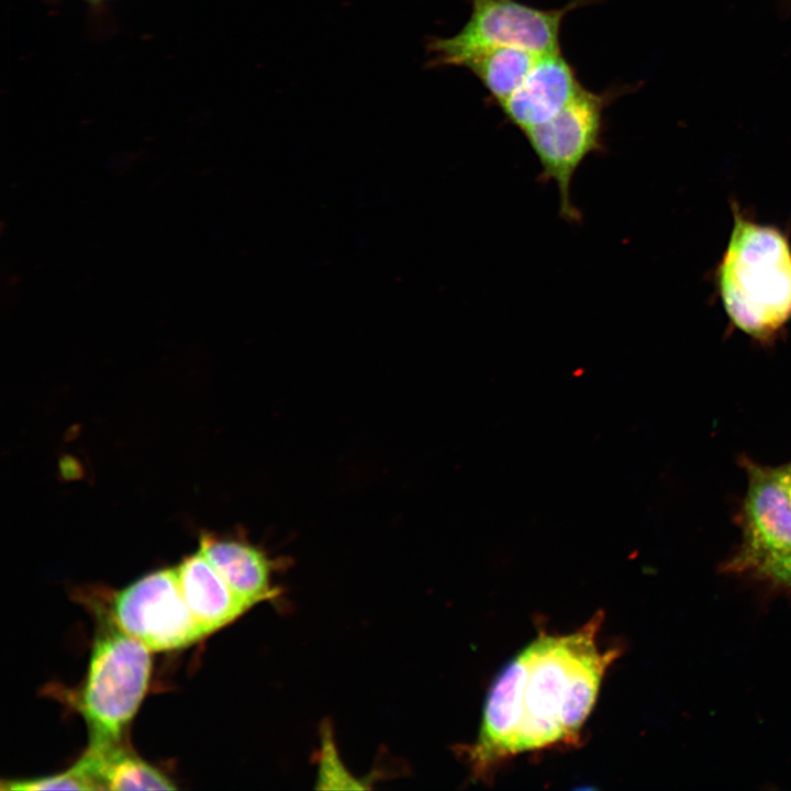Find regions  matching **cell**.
Segmentation results:
<instances>
[{"label":"cell","mask_w":791,"mask_h":791,"mask_svg":"<svg viewBox=\"0 0 791 791\" xmlns=\"http://www.w3.org/2000/svg\"><path fill=\"white\" fill-rule=\"evenodd\" d=\"M603 613L567 635L541 634L494 679L467 762L483 779L501 761L525 751L571 746L592 711L619 649L598 643Z\"/></svg>","instance_id":"obj_1"},{"label":"cell","mask_w":791,"mask_h":791,"mask_svg":"<svg viewBox=\"0 0 791 791\" xmlns=\"http://www.w3.org/2000/svg\"><path fill=\"white\" fill-rule=\"evenodd\" d=\"M734 224L715 269L722 305L742 332L766 339L791 320V243L733 203Z\"/></svg>","instance_id":"obj_2"},{"label":"cell","mask_w":791,"mask_h":791,"mask_svg":"<svg viewBox=\"0 0 791 791\" xmlns=\"http://www.w3.org/2000/svg\"><path fill=\"white\" fill-rule=\"evenodd\" d=\"M138 639L98 611V630L78 710L89 729V745L120 743L151 678L152 659Z\"/></svg>","instance_id":"obj_3"},{"label":"cell","mask_w":791,"mask_h":791,"mask_svg":"<svg viewBox=\"0 0 791 791\" xmlns=\"http://www.w3.org/2000/svg\"><path fill=\"white\" fill-rule=\"evenodd\" d=\"M469 1L471 13L457 34L428 40V67L458 66L466 56L483 47H516L535 55L561 51L564 18L598 0H570L557 9H541L519 0Z\"/></svg>","instance_id":"obj_4"},{"label":"cell","mask_w":791,"mask_h":791,"mask_svg":"<svg viewBox=\"0 0 791 791\" xmlns=\"http://www.w3.org/2000/svg\"><path fill=\"white\" fill-rule=\"evenodd\" d=\"M624 93V86L609 87L601 92L583 88L555 116L522 132L539 163L538 181L557 186L559 213L566 221L581 219L571 199L572 179L590 155L605 149L604 112Z\"/></svg>","instance_id":"obj_5"},{"label":"cell","mask_w":791,"mask_h":791,"mask_svg":"<svg viewBox=\"0 0 791 791\" xmlns=\"http://www.w3.org/2000/svg\"><path fill=\"white\" fill-rule=\"evenodd\" d=\"M108 613L152 651L180 649L205 636L186 603L175 567L153 571L118 591Z\"/></svg>","instance_id":"obj_6"},{"label":"cell","mask_w":791,"mask_h":791,"mask_svg":"<svg viewBox=\"0 0 791 791\" xmlns=\"http://www.w3.org/2000/svg\"><path fill=\"white\" fill-rule=\"evenodd\" d=\"M744 543L736 565L759 567L791 549V497L782 467L748 464Z\"/></svg>","instance_id":"obj_7"},{"label":"cell","mask_w":791,"mask_h":791,"mask_svg":"<svg viewBox=\"0 0 791 791\" xmlns=\"http://www.w3.org/2000/svg\"><path fill=\"white\" fill-rule=\"evenodd\" d=\"M584 87L561 51L538 55L521 86L498 105L521 132L560 112Z\"/></svg>","instance_id":"obj_8"},{"label":"cell","mask_w":791,"mask_h":791,"mask_svg":"<svg viewBox=\"0 0 791 791\" xmlns=\"http://www.w3.org/2000/svg\"><path fill=\"white\" fill-rule=\"evenodd\" d=\"M199 550L233 592L250 608L277 597L271 586L272 561L244 539L202 534Z\"/></svg>","instance_id":"obj_9"},{"label":"cell","mask_w":791,"mask_h":791,"mask_svg":"<svg viewBox=\"0 0 791 791\" xmlns=\"http://www.w3.org/2000/svg\"><path fill=\"white\" fill-rule=\"evenodd\" d=\"M175 568L186 603L205 636L234 622L250 609L200 550L185 557Z\"/></svg>","instance_id":"obj_10"},{"label":"cell","mask_w":791,"mask_h":791,"mask_svg":"<svg viewBox=\"0 0 791 791\" xmlns=\"http://www.w3.org/2000/svg\"><path fill=\"white\" fill-rule=\"evenodd\" d=\"M74 767L97 790H174L163 772L125 749L121 742L88 745Z\"/></svg>","instance_id":"obj_11"},{"label":"cell","mask_w":791,"mask_h":791,"mask_svg":"<svg viewBox=\"0 0 791 791\" xmlns=\"http://www.w3.org/2000/svg\"><path fill=\"white\" fill-rule=\"evenodd\" d=\"M537 56L516 47H483L466 56L458 67L468 69L498 107L521 86Z\"/></svg>","instance_id":"obj_12"},{"label":"cell","mask_w":791,"mask_h":791,"mask_svg":"<svg viewBox=\"0 0 791 791\" xmlns=\"http://www.w3.org/2000/svg\"><path fill=\"white\" fill-rule=\"evenodd\" d=\"M3 790H97L91 781H89L74 766L68 770L48 777L9 780L2 782Z\"/></svg>","instance_id":"obj_13"},{"label":"cell","mask_w":791,"mask_h":791,"mask_svg":"<svg viewBox=\"0 0 791 791\" xmlns=\"http://www.w3.org/2000/svg\"><path fill=\"white\" fill-rule=\"evenodd\" d=\"M757 569L766 577L791 586V549L783 555L765 561Z\"/></svg>","instance_id":"obj_14"},{"label":"cell","mask_w":791,"mask_h":791,"mask_svg":"<svg viewBox=\"0 0 791 791\" xmlns=\"http://www.w3.org/2000/svg\"><path fill=\"white\" fill-rule=\"evenodd\" d=\"M782 469H783V476L786 479V483H787V487H788V490H789V493L791 497V464L786 467H782Z\"/></svg>","instance_id":"obj_15"},{"label":"cell","mask_w":791,"mask_h":791,"mask_svg":"<svg viewBox=\"0 0 791 791\" xmlns=\"http://www.w3.org/2000/svg\"><path fill=\"white\" fill-rule=\"evenodd\" d=\"M87 1L97 3V2H100V1H102V0H87Z\"/></svg>","instance_id":"obj_16"}]
</instances>
